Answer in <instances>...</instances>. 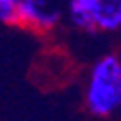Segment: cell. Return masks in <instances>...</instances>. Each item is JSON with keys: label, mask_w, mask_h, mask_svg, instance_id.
I'll list each match as a JSON object with an SVG mask.
<instances>
[{"label": "cell", "mask_w": 121, "mask_h": 121, "mask_svg": "<svg viewBox=\"0 0 121 121\" xmlns=\"http://www.w3.org/2000/svg\"><path fill=\"white\" fill-rule=\"evenodd\" d=\"M84 108L102 119L121 109V57L117 53H105L92 65L84 86Z\"/></svg>", "instance_id": "6da1fadb"}, {"label": "cell", "mask_w": 121, "mask_h": 121, "mask_svg": "<svg viewBox=\"0 0 121 121\" xmlns=\"http://www.w3.org/2000/svg\"><path fill=\"white\" fill-rule=\"evenodd\" d=\"M66 18V0H20V26L49 33Z\"/></svg>", "instance_id": "7a4b0ae2"}, {"label": "cell", "mask_w": 121, "mask_h": 121, "mask_svg": "<svg viewBox=\"0 0 121 121\" xmlns=\"http://www.w3.org/2000/svg\"><path fill=\"white\" fill-rule=\"evenodd\" d=\"M100 4L102 0H66V18L74 27L82 31H94Z\"/></svg>", "instance_id": "3957f363"}, {"label": "cell", "mask_w": 121, "mask_h": 121, "mask_svg": "<svg viewBox=\"0 0 121 121\" xmlns=\"http://www.w3.org/2000/svg\"><path fill=\"white\" fill-rule=\"evenodd\" d=\"M121 29V0H102L96 14L94 31H117Z\"/></svg>", "instance_id": "277c9868"}, {"label": "cell", "mask_w": 121, "mask_h": 121, "mask_svg": "<svg viewBox=\"0 0 121 121\" xmlns=\"http://www.w3.org/2000/svg\"><path fill=\"white\" fill-rule=\"evenodd\" d=\"M0 24L20 26V0H0Z\"/></svg>", "instance_id": "5b68a950"}]
</instances>
